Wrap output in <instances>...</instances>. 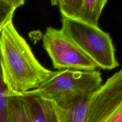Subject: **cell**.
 Listing matches in <instances>:
<instances>
[{
  "instance_id": "obj_1",
  "label": "cell",
  "mask_w": 122,
  "mask_h": 122,
  "mask_svg": "<svg viewBox=\"0 0 122 122\" xmlns=\"http://www.w3.org/2000/svg\"><path fill=\"white\" fill-rule=\"evenodd\" d=\"M0 65L8 95L20 96L37 89L55 73L37 60L13 21L0 34Z\"/></svg>"
},
{
  "instance_id": "obj_2",
  "label": "cell",
  "mask_w": 122,
  "mask_h": 122,
  "mask_svg": "<svg viewBox=\"0 0 122 122\" xmlns=\"http://www.w3.org/2000/svg\"><path fill=\"white\" fill-rule=\"evenodd\" d=\"M98 70L65 69L55 71L54 76L39 88L23 95L35 97L63 105L78 97L89 96L102 85Z\"/></svg>"
},
{
  "instance_id": "obj_3",
  "label": "cell",
  "mask_w": 122,
  "mask_h": 122,
  "mask_svg": "<svg viewBox=\"0 0 122 122\" xmlns=\"http://www.w3.org/2000/svg\"><path fill=\"white\" fill-rule=\"evenodd\" d=\"M61 30L99 68L113 70L119 66L110 35L99 27L61 16Z\"/></svg>"
},
{
  "instance_id": "obj_4",
  "label": "cell",
  "mask_w": 122,
  "mask_h": 122,
  "mask_svg": "<svg viewBox=\"0 0 122 122\" xmlns=\"http://www.w3.org/2000/svg\"><path fill=\"white\" fill-rule=\"evenodd\" d=\"M42 42L54 69L94 71L99 68L61 29L51 26L46 27Z\"/></svg>"
},
{
  "instance_id": "obj_5",
  "label": "cell",
  "mask_w": 122,
  "mask_h": 122,
  "mask_svg": "<svg viewBox=\"0 0 122 122\" xmlns=\"http://www.w3.org/2000/svg\"><path fill=\"white\" fill-rule=\"evenodd\" d=\"M86 122H122V69L89 96Z\"/></svg>"
},
{
  "instance_id": "obj_6",
  "label": "cell",
  "mask_w": 122,
  "mask_h": 122,
  "mask_svg": "<svg viewBox=\"0 0 122 122\" xmlns=\"http://www.w3.org/2000/svg\"><path fill=\"white\" fill-rule=\"evenodd\" d=\"M107 0H54L52 5L59 8L61 16L87 25L98 26Z\"/></svg>"
},
{
  "instance_id": "obj_7",
  "label": "cell",
  "mask_w": 122,
  "mask_h": 122,
  "mask_svg": "<svg viewBox=\"0 0 122 122\" xmlns=\"http://www.w3.org/2000/svg\"><path fill=\"white\" fill-rule=\"evenodd\" d=\"M89 96L78 97L63 105L54 104L58 122H86Z\"/></svg>"
},
{
  "instance_id": "obj_8",
  "label": "cell",
  "mask_w": 122,
  "mask_h": 122,
  "mask_svg": "<svg viewBox=\"0 0 122 122\" xmlns=\"http://www.w3.org/2000/svg\"><path fill=\"white\" fill-rule=\"evenodd\" d=\"M9 122H30L27 107L21 95H8Z\"/></svg>"
},
{
  "instance_id": "obj_9",
  "label": "cell",
  "mask_w": 122,
  "mask_h": 122,
  "mask_svg": "<svg viewBox=\"0 0 122 122\" xmlns=\"http://www.w3.org/2000/svg\"><path fill=\"white\" fill-rule=\"evenodd\" d=\"M21 96L27 106L30 122H46V114L42 99L29 95Z\"/></svg>"
},
{
  "instance_id": "obj_10",
  "label": "cell",
  "mask_w": 122,
  "mask_h": 122,
  "mask_svg": "<svg viewBox=\"0 0 122 122\" xmlns=\"http://www.w3.org/2000/svg\"><path fill=\"white\" fill-rule=\"evenodd\" d=\"M24 4V0H0V34L5 26L13 21L15 10Z\"/></svg>"
},
{
  "instance_id": "obj_11",
  "label": "cell",
  "mask_w": 122,
  "mask_h": 122,
  "mask_svg": "<svg viewBox=\"0 0 122 122\" xmlns=\"http://www.w3.org/2000/svg\"><path fill=\"white\" fill-rule=\"evenodd\" d=\"M0 122H9L8 90L2 77L0 65Z\"/></svg>"
},
{
  "instance_id": "obj_12",
  "label": "cell",
  "mask_w": 122,
  "mask_h": 122,
  "mask_svg": "<svg viewBox=\"0 0 122 122\" xmlns=\"http://www.w3.org/2000/svg\"><path fill=\"white\" fill-rule=\"evenodd\" d=\"M42 100L46 114V122H59L54 103L43 99Z\"/></svg>"
}]
</instances>
